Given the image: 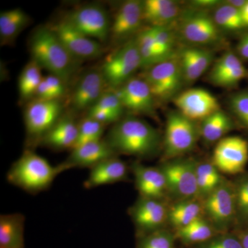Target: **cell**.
<instances>
[{"label":"cell","mask_w":248,"mask_h":248,"mask_svg":"<svg viewBox=\"0 0 248 248\" xmlns=\"http://www.w3.org/2000/svg\"><path fill=\"white\" fill-rule=\"evenodd\" d=\"M104 140L117 155L140 158L153 156L161 146L158 130L146 121L133 115L122 117L114 124Z\"/></svg>","instance_id":"6da1fadb"},{"label":"cell","mask_w":248,"mask_h":248,"mask_svg":"<svg viewBox=\"0 0 248 248\" xmlns=\"http://www.w3.org/2000/svg\"><path fill=\"white\" fill-rule=\"evenodd\" d=\"M29 47L31 60L68 84L76 73L79 61L72 56L49 26L34 31Z\"/></svg>","instance_id":"7a4b0ae2"},{"label":"cell","mask_w":248,"mask_h":248,"mask_svg":"<svg viewBox=\"0 0 248 248\" xmlns=\"http://www.w3.org/2000/svg\"><path fill=\"white\" fill-rule=\"evenodd\" d=\"M60 164L52 166L33 150L26 149L7 173V181L32 195L47 190L55 178L63 172Z\"/></svg>","instance_id":"3957f363"},{"label":"cell","mask_w":248,"mask_h":248,"mask_svg":"<svg viewBox=\"0 0 248 248\" xmlns=\"http://www.w3.org/2000/svg\"><path fill=\"white\" fill-rule=\"evenodd\" d=\"M197 162L190 158L179 157L164 161L159 166L166 177L168 197L172 203L198 198Z\"/></svg>","instance_id":"277c9868"},{"label":"cell","mask_w":248,"mask_h":248,"mask_svg":"<svg viewBox=\"0 0 248 248\" xmlns=\"http://www.w3.org/2000/svg\"><path fill=\"white\" fill-rule=\"evenodd\" d=\"M200 136V127L179 111L169 112L164 140L165 159L182 157L192 151Z\"/></svg>","instance_id":"5b68a950"},{"label":"cell","mask_w":248,"mask_h":248,"mask_svg":"<svg viewBox=\"0 0 248 248\" xmlns=\"http://www.w3.org/2000/svg\"><path fill=\"white\" fill-rule=\"evenodd\" d=\"M204 217L218 232L234 231L236 209L232 181L225 178L219 186L203 200Z\"/></svg>","instance_id":"8992f818"},{"label":"cell","mask_w":248,"mask_h":248,"mask_svg":"<svg viewBox=\"0 0 248 248\" xmlns=\"http://www.w3.org/2000/svg\"><path fill=\"white\" fill-rule=\"evenodd\" d=\"M142 68V61L135 40L123 44L107 55L100 71L110 89H116L133 78Z\"/></svg>","instance_id":"52a82bcc"},{"label":"cell","mask_w":248,"mask_h":248,"mask_svg":"<svg viewBox=\"0 0 248 248\" xmlns=\"http://www.w3.org/2000/svg\"><path fill=\"white\" fill-rule=\"evenodd\" d=\"M62 112L63 107L60 100L33 99L27 104L24 119L27 142L31 146L29 150L40 145L44 137L63 115Z\"/></svg>","instance_id":"ba28073f"},{"label":"cell","mask_w":248,"mask_h":248,"mask_svg":"<svg viewBox=\"0 0 248 248\" xmlns=\"http://www.w3.org/2000/svg\"><path fill=\"white\" fill-rule=\"evenodd\" d=\"M169 201L139 197L128 209L136 238L167 228Z\"/></svg>","instance_id":"9c48e42d"},{"label":"cell","mask_w":248,"mask_h":248,"mask_svg":"<svg viewBox=\"0 0 248 248\" xmlns=\"http://www.w3.org/2000/svg\"><path fill=\"white\" fill-rule=\"evenodd\" d=\"M64 18L77 30L100 43L110 37L111 18L105 8L100 5L79 6Z\"/></svg>","instance_id":"30bf717a"},{"label":"cell","mask_w":248,"mask_h":248,"mask_svg":"<svg viewBox=\"0 0 248 248\" xmlns=\"http://www.w3.org/2000/svg\"><path fill=\"white\" fill-rule=\"evenodd\" d=\"M212 162L221 173L239 175L246 172L248 141L241 137H227L217 143Z\"/></svg>","instance_id":"8fae6325"},{"label":"cell","mask_w":248,"mask_h":248,"mask_svg":"<svg viewBox=\"0 0 248 248\" xmlns=\"http://www.w3.org/2000/svg\"><path fill=\"white\" fill-rule=\"evenodd\" d=\"M183 78L182 66L171 58L148 68L143 79L155 99L166 100L180 89Z\"/></svg>","instance_id":"7c38bea8"},{"label":"cell","mask_w":248,"mask_h":248,"mask_svg":"<svg viewBox=\"0 0 248 248\" xmlns=\"http://www.w3.org/2000/svg\"><path fill=\"white\" fill-rule=\"evenodd\" d=\"M49 27L56 34L67 50L78 61L97 58L104 52L100 42L81 33L64 17Z\"/></svg>","instance_id":"4fadbf2b"},{"label":"cell","mask_w":248,"mask_h":248,"mask_svg":"<svg viewBox=\"0 0 248 248\" xmlns=\"http://www.w3.org/2000/svg\"><path fill=\"white\" fill-rule=\"evenodd\" d=\"M115 91L124 109L141 115H155V98L146 81L133 78Z\"/></svg>","instance_id":"5bb4252c"},{"label":"cell","mask_w":248,"mask_h":248,"mask_svg":"<svg viewBox=\"0 0 248 248\" xmlns=\"http://www.w3.org/2000/svg\"><path fill=\"white\" fill-rule=\"evenodd\" d=\"M179 112L189 120L203 121L220 109L217 98L208 91L193 89L179 94L174 100Z\"/></svg>","instance_id":"9a60e30c"},{"label":"cell","mask_w":248,"mask_h":248,"mask_svg":"<svg viewBox=\"0 0 248 248\" xmlns=\"http://www.w3.org/2000/svg\"><path fill=\"white\" fill-rule=\"evenodd\" d=\"M107 84L100 70L84 73L72 92L71 104L77 111H89L107 91Z\"/></svg>","instance_id":"2e32d148"},{"label":"cell","mask_w":248,"mask_h":248,"mask_svg":"<svg viewBox=\"0 0 248 248\" xmlns=\"http://www.w3.org/2000/svg\"><path fill=\"white\" fill-rule=\"evenodd\" d=\"M143 22L142 1H124L111 18L110 37L115 42L126 40L140 30Z\"/></svg>","instance_id":"e0dca14e"},{"label":"cell","mask_w":248,"mask_h":248,"mask_svg":"<svg viewBox=\"0 0 248 248\" xmlns=\"http://www.w3.org/2000/svg\"><path fill=\"white\" fill-rule=\"evenodd\" d=\"M130 169L140 197L169 201L166 177L159 166H146L134 161Z\"/></svg>","instance_id":"ac0fdd59"},{"label":"cell","mask_w":248,"mask_h":248,"mask_svg":"<svg viewBox=\"0 0 248 248\" xmlns=\"http://www.w3.org/2000/svg\"><path fill=\"white\" fill-rule=\"evenodd\" d=\"M118 156L104 140L91 142L72 150L67 159L60 164L63 172L73 169H89L104 160Z\"/></svg>","instance_id":"d6986e66"},{"label":"cell","mask_w":248,"mask_h":248,"mask_svg":"<svg viewBox=\"0 0 248 248\" xmlns=\"http://www.w3.org/2000/svg\"><path fill=\"white\" fill-rule=\"evenodd\" d=\"M130 170L126 163L118 156H112L90 169L89 177L84 183V188L92 189L125 182L128 180Z\"/></svg>","instance_id":"ffe728a7"},{"label":"cell","mask_w":248,"mask_h":248,"mask_svg":"<svg viewBox=\"0 0 248 248\" xmlns=\"http://www.w3.org/2000/svg\"><path fill=\"white\" fill-rule=\"evenodd\" d=\"M79 123L73 117L62 115L44 137L40 145L55 151L73 149L78 140Z\"/></svg>","instance_id":"44dd1931"},{"label":"cell","mask_w":248,"mask_h":248,"mask_svg":"<svg viewBox=\"0 0 248 248\" xmlns=\"http://www.w3.org/2000/svg\"><path fill=\"white\" fill-rule=\"evenodd\" d=\"M182 33L189 42L200 45L214 43L219 38L218 26L215 20L203 15L186 19L183 24Z\"/></svg>","instance_id":"7402d4cb"},{"label":"cell","mask_w":248,"mask_h":248,"mask_svg":"<svg viewBox=\"0 0 248 248\" xmlns=\"http://www.w3.org/2000/svg\"><path fill=\"white\" fill-rule=\"evenodd\" d=\"M204 216L203 201L190 199L173 202L169 205L168 225L174 232L188 226Z\"/></svg>","instance_id":"603a6c76"},{"label":"cell","mask_w":248,"mask_h":248,"mask_svg":"<svg viewBox=\"0 0 248 248\" xmlns=\"http://www.w3.org/2000/svg\"><path fill=\"white\" fill-rule=\"evenodd\" d=\"M25 217L20 213L0 216V248H24Z\"/></svg>","instance_id":"cb8c5ba5"},{"label":"cell","mask_w":248,"mask_h":248,"mask_svg":"<svg viewBox=\"0 0 248 248\" xmlns=\"http://www.w3.org/2000/svg\"><path fill=\"white\" fill-rule=\"evenodd\" d=\"M142 4L143 22L150 27H167L179 15V6L171 0H146Z\"/></svg>","instance_id":"d4e9b609"},{"label":"cell","mask_w":248,"mask_h":248,"mask_svg":"<svg viewBox=\"0 0 248 248\" xmlns=\"http://www.w3.org/2000/svg\"><path fill=\"white\" fill-rule=\"evenodd\" d=\"M174 233L177 241L186 247L191 248L206 242L221 232H218L203 216L192 222L188 226L174 231Z\"/></svg>","instance_id":"484cf974"},{"label":"cell","mask_w":248,"mask_h":248,"mask_svg":"<svg viewBox=\"0 0 248 248\" xmlns=\"http://www.w3.org/2000/svg\"><path fill=\"white\" fill-rule=\"evenodd\" d=\"M31 18L17 8L3 11L0 14V39L1 45H9L30 23Z\"/></svg>","instance_id":"4316f807"},{"label":"cell","mask_w":248,"mask_h":248,"mask_svg":"<svg viewBox=\"0 0 248 248\" xmlns=\"http://www.w3.org/2000/svg\"><path fill=\"white\" fill-rule=\"evenodd\" d=\"M234 128L232 120L223 111L219 110L202 121L200 136L208 143L219 141Z\"/></svg>","instance_id":"83f0119b"},{"label":"cell","mask_w":248,"mask_h":248,"mask_svg":"<svg viewBox=\"0 0 248 248\" xmlns=\"http://www.w3.org/2000/svg\"><path fill=\"white\" fill-rule=\"evenodd\" d=\"M198 199L203 201L223 182L225 177L211 161L197 162Z\"/></svg>","instance_id":"f1b7e54d"},{"label":"cell","mask_w":248,"mask_h":248,"mask_svg":"<svg viewBox=\"0 0 248 248\" xmlns=\"http://www.w3.org/2000/svg\"><path fill=\"white\" fill-rule=\"evenodd\" d=\"M44 77L40 65L31 60L23 68L18 80V91L22 101L35 99L36 93Z\"/></svg>","instance_id":"f546056e"},{"label":"cell","mask_w":248,"mask_h":248,"mask_svg":"<svg viewBox=\"0 0 248 248\" xmlns=\"http://www.w3.org/2000/svg\"><path fill=\"white\" fill-rule=\"evenodd\" d=\"M236 200V226L234 231L248 228V171L232 181Z\"/></svg>","instance_id":"4dcf8cb0"},{"label":"cell","mask_w":248,"mask_h":248,"mask_svg":"<svg viewBox=\"0 0 248 248\" xmlns=\"http://www.w3.org/2000/svg\"><path fill=\"white\" fill-rule=\"evenodd\" d=\"M142 61V68H148L162 62L155 44L154 29H143L135 39Z\"/></svg>","instance_id":"1f68e13d"},{"label":"cell","mask_w":248,"mask_h":248,"mask_svg":"<svg viewBox=\"0 0 248 248\" xmlns=\"http://www.w3.org/2000/svg\"><path fill=\"white\" fill-rule=\"evenodd\" d=\"M135 248H175L177 241L174 232L165 228L136 238Z\"/></svg>","instance_id":"d6a6232c"},{"label":"cell","mask_w":248,"mask_h":248,"mask_svg":"<svg viewBox=\"0 0 248 248\" xmlns=\"http://www.w3.org/2000/svg\"><path fill=\"white\" fill-rule=\"evenodd\" d=\"M105 128L104 124L86 116L79 123L78 140L73 149L86 143L103 140Z\"/></svg>","instance_id":"836d02e7"},{"label":"cell","mask_w":248,"mask_h":248,"mask_svg":"<svg viewBox=\"0 0 248 248\" xmlns=\"http://www.w3.org/2000/svg\"><path fill=\"white\" fill-rule=\"evenodd\" d=\"M214 20L218 27L227 30H237L245 27L240 10L228 4L217 10Z\"/></svg>","instance_id":"e575fe53"},{"label":"cell","mask_w":248,"mask_h":248,"mask_svg":"<svg viewBox=\"0 0 248 248\" xmlns=\"http://www.w3.org/2000/svg\"><path fill=\"white\" fill-rule=\"evenodd\" d=\"M243 65L242 62L235 54L228 52L222 55L215 63L213 69L210 71L209 79L213 84L216 85L222 78Z\"/></svg>","instance_id":"d590c367"},{"label":"cell","mask_w":248,"mask_h":248,"mask_svg":"<svg viewBox=\"0 0 248 248\" xmlns=\"http://www.w3.org/2000/svg\"><path fill=\"white\" fill-rule=\"evenodd\" d=\"M191 248H243L237 233L234 231L218 233L206 242Z\"/></svg>","instance_id":"8d00e7d4"},{"label":"cell","mask_w":248,"mask_h":248,"mask_svg":"<svg viewBox=\"0 0 248 248\" xmlns=\"http://www.w3.org/2000/svg\"><path fill=\"white\" fill-rule=\"evenodd\" d=\"M154 29L155 44L162 62L169 60L172 52L174 38L167 27H153Z\"/></svg>","instance_id":"74e56055"},{"label":"cell","mask_w":248,"mask_h":248,"mask_svg":"<svg viewBox=\"0 0 248 248\" xmlns=\"http://www.w3.org/2000/svg\"><path fill=\"white\" fill-rule=\"evenodd\" d=\"M92 108L110 111L123 117H122L124 110L123 104L115 91L112 89H108Z\"/></svg>","instance_id":"f35d334b"},{"label":"cell","mask_w":248,"mask_h":248,"mask_svg":"<svg viewBox=\"0 0 248 248\" xmlns=\"http://www.w3.org/2000/svg\"><path fill=\"white\" fill-rule=\"evenodd\" d=\"M231 107L240 123L248 129V93L234 94L231 99Z\"/></svg>","instance_id":"ab89813d"},{"label":"cell","mask_w":248,"mask_h":248,"mask_svg":"<svg viewBox=\"0 0 248 248\" xmlns=\"http://www.w3.org/2000/svg\"><path fill=\"white\" fill-rule=\"evenodd\" d=\"M181 66L183 72V76L186 81L192 82L198 79L202 74L200 68L191 56L189 53L188 49H186L183 51L182 59H181Z\"/></svg>","instance_id":"60d3db41"},{"label":"cell","mask_w":248,"mask_h":248,"mask_svg":"<svg viewBox=\"0 0 248 248\" xmlns=\"http://www.w3.org/2000/svg\"><path fill=\"white\" fill-rule=\"evenodd\" d=\"M248 78V71L247 68L243 65L237 69L227 75L224 78L217 83L218 86L224 88H231L239 84L240 81Z\"/></svg>","instance_id":"b9f144b4"},{"label":"cell","mask_w":248,"mask_h":248,"mask_svg":"<svg viewBox=\"0 0 248 248\" xmlns=\"http://www.w3.org/2000/svg\"><path fill=\"white\" fill-rule=\"evenodd\" d=\"M86 116L106 125L107 124L117 123L122 118L120 116L110 111L96 108L90 109Z\"/></svg>","instance_id":"7bdbcfd3"},{"label":"cell","mask_w":248,"mask_h":248,"mask_svg":"<svg viewBox=\"0 0 248 248\" xmlns=\"http://www.w3.org/2000/svg\"><path fill=\"white\" fill-rule=\"evenodd\" d=\"M46 81L48 84L49 88L53 93L55 99L60 100V98L64 95L66 91V83L63 81L61 78L54 75L50 74L45 77Z\"/></svg>","instance_id":"ee69618b"},{"label":"cell","mask_w":248,"mask_h":248,"mask_svg":"<svg viewBox=\"0 0 248 248\" xmlns=\"http://www.w3.org/2000/svg\"><path fill=\"white\" fill-rule=\"evenodd\" d=\"M188 51L200 71L203 73L211 63L212 56L210 53L207 50L197 48H189Z\"/></svg>","instance_id":"f6af8a7d"},{"label":"cell","mask_w":248,"mask_h":248,"mask_svg":"<svg viewBox=\"0 0 248 248\" xmlns=\"http://www.w3.org/2000/svg\"><path fill=\"white\" fill-rule=\"evenodd\" d=\"M35 99H42V100H58V99H55V98H54L53 93L49 88L45 77H44L43 79L41 81L40 86L37 89Z\"/></svg>","instance_id":"bcb514c9"},{"label":"cell","mask_w":248,"mask_h":248,"mask_svg":"<svg viewBox=\"0 0 248 248\" xmlns=\"http://www.w3.org/2000/svg\"><path fill=\"white\" fill-rule=\"evenodd\" d=\"M237 48L239 55L242 58L248 60V34L240 41Z\"/></svg>","instance_id":"7dc6e473"},{"label":"cell","mask_w":248,"mask_h":248,"mask_svg":"<svg viewBox=\"0 0 248 248\" xmlns=\"http://www.w3.org/2000/svg\"><path fill=\"white\" fill-rule=\"evenodd\" d=\"M234 231L237 233L242 244L243 248H248V228Z\"/></svg>","instance_id":"c3c4849f"},{"label":"cell","mask_w":248,"mask_h":248,"mask_svg":"<svg viewBox=\"0 0 248 248\" xmlns=\"http://www.w3.org/2000/svg\"><path fill=\"white\" fill-rule=\"evenodd\" d=\"M241 16H242L243 21L245 26H248V1L246 3V5L241 10Z\"/></svg>","instance_id":"681fc988"},{"label":"cell","mask_w":248,"mask_h":248,"mask_svg":"<svg viewBox=\"0 0 248 248\" xmlns=\"http://www.w3.org/2000/svg\"><path fill=\"white\" fill-rule=\"evenodd\" d=\"M248 1H242V0H233V1H228V4L233 6V7L236 8V9L241 10L246 5Z\"/></svg>","instance_id":"f907efd6"},{"label":"cell","mask_w":248,"mask_h":248,"mask_svg":"<svg viewBox=\"0 0 248 248\" xmlns=\"http://www.w3.org/2000/svg\"><path fill=\"white\" fill-rule=\"evenodd\" d=\"M217 1H209V0H205V1H196V4L200 5V6H213V5L217 4Z\"/></svg>","instance_id":"816d5d0a"}]
</instances>
